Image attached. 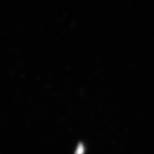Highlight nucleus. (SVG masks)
Listing matches in <instances>:
<instances>
[{
  "mask_svg": "<svg viewBox=\"0 0 154 154\" xmlns=\"http://www.w3.org/2000/svg\"><path fill=\"white\" fill-rule=\"evenodd\" d=\"M84 147H83V146L82 145L79 146V147L77 148L76 154H83L84 153Z\"/></svg>",
  "mask_w": 154,
  "mask_h": 154,
  "instance_id": "f257e3e1",
  "label": "nucleus"
}]
</instances>
